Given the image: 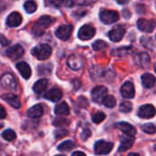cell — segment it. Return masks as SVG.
I'll list each match as a JSON object with an SVG mask.
<instances>
[{"instance_id":"obj_11","label":"cell","mask_w":156,"mask_h":156,"mask_svg":"<svg viewBox=\"0 0 156 156\" xmlns=\"http://www.w3.org/2000/svg\"><path fill=\"white\" fill-rule=\"evenodd\" d=\"M5 55L12 60L20 58L24 55V48L20 45H15L5 50Z\"/></svg>"},{"instance_id":"obj_10","label":"cell","mask_w":156,"mask_h":156,"mask_svg":"<svg viewBox=\"0 0 156 156\" xmlns=\"http://www.w3.org/2000/svg\"><path fill=\"white\" fill-rule=\"evenodd\" d=\"M73 27L71 25H62L58 27L55 32L56 37L61 40H68L69 37L71 36Z\"/></svg>"},{"instance_id":"obj_13","label":"cell","mask_w":156,"mask_h":156,"mask_svg":"<svg viewBox=\"0 0 156 156\" xmlns=\"http://www.w3.org/2000/svg\"><path fill=\"white\" fill-rule=\"evenodd\" d=\"M134 61L139 67L143 69H148L151 65V58L146 52H140L136 54Z\"/></svg>"},{"instance_id":"obj_36","label":"cell","mask_w":156,"mask_h":156,"mask_svg":"<svg viewBox=\"0 0 156 156\" xmlns=\"http://www.w3.org/2000/svg\"><path fill=\"white\" fill-rule=\"evenodd\" d=\"M105 118H106V115L103 113V112H97V113H95V114H93V116H92V121H93V122H95V123H101V122H103L104 120H105Z\"/></svg>"},{"instance_id":"obj_21","label":"cell","mask_w":156,"mask_h":156,"mask_svg":"<svg viewBox=\"0 0 156 156\" xmlns=\"http://www.w3.org/2000/svg\"><path fill=\"white\" fill-rule=\"evenodd\" d=\"M44 98L48 101H51L53 102H58L62 98V91H61V90L57 89V88L51 89L45 93Z\"/></svg>"},{"instance_id":"obj_31","label":"cell","mask_w":156,"mask_h":156,"mask_svg":"<svg viewBox=\"0 0 156 156\" xmlns=\"http://www.w3.org/2000/svg\"><path fill=\"white\" fill-rule=\"evenodd\" d=\"M103 104L107 108H113L116 105V99L112 95H107L103 101Z\"/></svg>"},{"instance_id":"obj_15","label":"cell","mask_w":156,"mask_h":156,"mask_svg":"<svg viewBox=\"0 0 156 156\" xmlns=\"http://www.w3.org/2000/svg\"><path fill=\"white\" fill-rule=\"evenodd\" d=\"M68 66L73 69V70H79L82 68L83 66V59L81 58L80 56L76 55V54H72L68 58L67 60Z\"/></svg>"},{"instance_id":"obj_19","label":"cell","mask_w":156,"mask_h":156,"mask_svg":"<svg viewBox=\"0 0 156 156\" xmlns=\"http://www.w3.org/2000/svg\"><path fill=\"white\" fill-rule=\"evenodd\" d=\"M120 141H121V145L119 147V152L121 153L127 151L134 144V138L131 136H127V135H121Z\"/></svg>"},{"instance_id":"obj_7","label":"cell","mask_w":156,"mask_h":156,"mask_svg":"<svg viewBox=\"0 0 156 156\" xmlns=\"http://www.w3.org/2000/svg\"><path fill=\"white\" fill-rule=\"evenodd\" d=\"M137 27L138 28L146 33H151L154 30L156 27L155 20L154 19H145V18H140L137 22Z\"/></svg>"},{"instance_id":"obj_12","label":"cell","mask_w":156,"mask_h":156,"mask_svg":"<svg viewBox=\"0 0 156 156\" xmlns=\"http://www.w3.org/2000/svg\"><path fill=\"white\" fill-rule=\"evenodd\" d=\"M126 30L123 26H116L114 27L110 32H109V37L112 41L113 42H119L120 40L122 39Z\"/></svg>"},{"instance_id":"obj_46","label":"cell","mask_w":156,"mask_h":156,"mask_svg":"<svg viewBox=\"0 0 156 156\" xmlns=\"http://www.w3.org/2000/svg\"><path fill=\"white\" fill-rule=\"evenodd\" d=\"M155 38H156V35H155Z\"/></svg>"},{"instance_id":"obj_35","label":"cell","mask_w":156,"mask_h":156,"mask_svg":"<svg viewBox=\"0 0 156 156\" xmlns=\"http://www.w3.org/2000/svg\"><path fill=\"white\" fill-rule=\"evenodd\" d=\"M107 47H108L107 43H106L105 41H103V40H96V41L92 44V48H93V49L96 50V51L101 50V49H103V48H107Z\"/></svg>"},{"instance_id":"obj_9","label":"cell","mask_w":156,"mask_h":156,"mask_svg":"<svg viewBox=\"0 0 156 156\" xmlns=\"http://www.w3.org/2000/svg\"><path fill=\"white\" fill-rule=\"evenodd\" d=\"M0 83L2 87L6 90H15L16 88V81L14 76L10 73H5L0 78Z\"/></svg>"},{"instance_id":"obj_32","label":"cell","mask_w":156,"mask_h":156,"mask_svg":"<svg viewBox=\"0 0 156 156\" xmlns=\"http://www.w3.org/2000/svg\"><path fill=\"white\" fill-rule=\"evenodd\" d=\"M141 129L145 133H149V134H154L156 132V127L153 123H146L144 125H143L141 127Z\"/></svg>"},{"instance_id":"obj_41","label":"cell","mask_w":156,"mask_h":156,"mask_svg":"<svg viewBox=\"0 0 156 156\" xmlns=\"http://www.w3.org/2000/svg\"><path fill=\"white\" fill-rule=\"evenodd\" d=\"M71 156H86V154H85L84 153H82V152H80V151H78V152H75V153H73Z\"/></svg>"},{"instance_id":"obj_17","label":"cell","mask_w":156,"mask_h":156,"mask_svg":"<svg viewBox=\"0 0 156 156\" xmlns=\"http://www.w3.org/2000/svg\"><path fill=\"white\" fill-rule=\"evenodd\" d=\"M115 126H116V128H118L120 131H122L127 136L133 137V135L136 134V129L132 124H130L128 122H118L115 124Z\"/></svg>"},{"instance_id":"obj_44","label":"cell","mask_w":156,"mask_h":156,"mask_svg":"<svg viewBox=\"0 0 156 156\" xmlns=\"http://www.w3.org/2000/svg\"><path fill=\"white\" fill-rule=\"evenodd\" d=\"M154 71L156 72V63H155V65H154Z\"/></svg>"},{"instance_id":"obj_22","label":"cell","mask_w":156,"mask_h":156,"mask_svg":"<svg viewBox=\"0 0 156 156\" xmlns=\"http://www.w3.org/2000/svg\"><path fill=\"white\" fill-rule=\"evenodd\" d=\"M2 98L4 101H5L10 106H12L15 109H19L21 106V102H20L19 98L15 94H11V93L5 94V95H3Z\"/></svg>"},{"instance_id":"obj_23","label":"cell","mask_w":156,"mask_h":156,"mask_svg":"<svg viewBox=\"0 0 156 156\" xmlns=\"http://www.w3.org/2000/svg\"><path fill=\"white\" fill-rule=\"evenodd\" d=\"M142 82L144 88L146 89H151L155 85L156 79L153 74L150 73H144L142 76Z\"/></svg>"},{"instance_id":"obj_3","label":"cell","mask_w":156,"mask_h":156,"mask_svg":"<svg viewBox=\"0 0 156 156\" xmlns=\"http://www.w3.org/2000/svg\"><path fill=\"white\" fill-rule=\"evenodd\" d=\"M100 18L104 24L111 25L114 22H117L120 18V16L119 13L115 10L101 9L100 12Z\"/></svg>"},{"instance_id":"obj_30","label":"cell","mask_w":156,"mask_h":156,"mask_svg":"<svg viewBox=\"0 0 156 156\" xmlns=\"http://www.w3.org/2000/svg\"><path fill=\"white\" fill-rule=\"evenodd\" d=\"M24 8L28 14L34 13L37 10V4L34 1H27L24 4Z\"/></svg>"},{"instance_id":"obj_24","label":"cell","mask_w":156,"mask_h":156,"mask_svg":"<svg viewBox=\"0 0 156 156\" xmlns=\"http://www.w3.org/2000/svg\"><path fill=\"white\" fill-rule=\"evenodd\" d=\"M43 113H44V110H43L42 105L40 104H37L31 107L27 111V116L30 118H39L43 115Z\"/></svg>"},{"instance_id":"obj_8","label":"cell","mask_w":156,"mask_h":156,"mask_svg":"<svg viewBox=\"0 0 156 156\" xmlns=\"http://www.w3.org/2000/svg\"><path fill=\"white\" fill-rule=\"evenodd\" d=\"M95 33H96V29L94 27L90 25H84L79 30L78 36H79V38L81 40H90V38L94 37Z\"/></svg>"},{"instance_id":"obj_45","label":"cell","mask_w":156,"mask_h":156,"mask_svg":"<svg viewBox=\"0 0 156 156\" xmlns=\"http://www.w3.org/2000/svg\"><path fill=\"white\" fill-rule=\"evenodd\" d=\"M56 156H64V155H56Z\"/></svg>"},{"instance_id":"obj_37","label":"cell","mask_w":156,"mask_h":156,"mask_svg":"<svg viewBox=\"0 0 156 156\" xmlns=\"http://www.w3.org/2000/svg\"><path fill=\"white\" fill-rule=\"evenodd\" d=\"M69 134V132L65 129H62V130H58L55 132V138L56 139H62L64 138L65 136H67Z\"/></svg>"},{"instance_id":"obj_42","label":"cell","mask_w":156,"mask_h":156,"mask_svg":"<svg viewBox=\"0 0 156 156\" xmlns=\"http://www.w3.org/2000/svg\"><path fill=\"white\" fill-rule=\"evenodd\" d=\"M128 156H140L138 154H134V153H132V154H129Z\"/></svg>"},{"instance_id":"obj_25","label":"cell","mask_w":156,"mask_h":156,"mask_svg":"<svg viewBox=\"0 0 156 156\" xmlns=\"http://www.w3.org/2000/svg\"><path fill=\"white\" fill-rule=\"evenodd\" d=\"M133 52V49L132 47H122L119 48H115L112 51V56L113 57H125L127 55H130Z\"/></svg>"},{"instance_id":"obj_27","label":"cell","mask_w":156,"mask_h":156,"mask_svg":"<svg viewBox=\"0 0 156 156\" xmlns=\"http://www.w3.org/2000/svg\"><path fill=\"white\" fill-rule=\"evenodd\" d=\"M48 87V80L46 79H41L39 80H37L34 85H33V90L39 94L42 93Z\"/></svg>"},{"instance_id":"obj_28","label":"cell","mask_w":156,"mask_h":156,"mask_svg":"<svg viewBox=\"0 0 156 156\" xmlns=\"http://www.w3.org/2000/svg\"><path fill=\"white\" fill-rule=\"evenodd\" d=\"M74 147H75V144L72 141H66V142L60 144L58 146V149L60 152H67V151H70Z\"/></svg>"},{"instance_id":"obj_6","label":"cell","mask_w":156,"mask_h":156,"mask_svg":"<svg viewBox=\"0 0 156 156\" xmlns=\"http://www.w3.org/2000/svg\"><path fill=\"white\" fill-rule=\"evenodd\" d=\"M108 90L103 86H97L91 91V99L96 103L103 102L105 97L107 96Z\"/></svg>"},{"instance_id":"obj_18","label":"cell","mask_w":156,"mask_h":156,"mask_svg":"<svg viewBox=\"0 0 156 156\" xmlns=\"http://www.w3.org/2000/svg\"><path fill=\"white\" fill-rule=\"evenodd\" d=\"M22 20H23L22 16L18 12H13L7 16L6 25L10 27H16L22 23Z\"/></svg>"},{"instance_id":"obj_39","label":"cell","mask_w":156,"mask_h":156,"mask_svg":"<svg viewBox=\"0 0 156 156\" xmlns=\"http://www.w3.org/2000/svg\"><path fill=\"white\" fill-rule=\"evenodd\" d=\"M6 117V112L3 105L0 104V119H5Z\"/></svg>"},{"instance_id":"obj_1","label":"cell","mask_w":156,"mask_h":156,"mask_svg":"<svg viewBox=\"0 0 156 156\" xmlns=\"http://www.w3.org/2000/svg\"><path fill=\"white\" fill-rule=\"evenodd\" d=\"M53 21H54V18H52L49 16H43L39 17V19L34 24L32 27V32L36 36L41 35L42 33H44V30L53 23Z\"/></svg>"},{"instance_id":"obj_20","label":"cell","mask_w":156,"mask_h":156,"mask_svg":"<svg viewBox=\"0 0 156 156\" xmlns=\"http://www.w3.org/2000/svg\"><path fill=\"white\" fill-rule=\"evenodd\" d=\"M16 69L18 70V72L20 73V75L24 79L28 80L31 77V69L27 62L20 61V62L16 63Z\"/></svg>"},{"instance_id":"obj_29","label":"cell","mask_w":156,"mask_h":156,"mask_svg":"<svg viewBox=\"0 0 156 156\" xmlns=\"http://www.w3.org/2000/svg\"><path fill=\"white\" fill-rule=\"evenodd\" d=\"M2 137H3L5 140H6V141L11 142V141H14V140L16 139V133H15L13 130L8 129V130H5V132H3V133H2Z\"/></svg>"},{"instance_id":"obj_26","label":"cell","mask_w":156,"mask_h":156,"mask_svg":"<svg viewBox=\"0 0 156 156\" xmlns=\"http://www.w3.org/2000/svg\"><path fill=\"white\" fill-rule=\"evenodd\" d=\"M55 113L58 116H67L69 114V107L67 102L62 101L55 107Z\"/></svg>"},{"instance_id":"obj_5","label":"cell","mask_w":156,"mask_h":156,"mask_svg":"<svg viewBox=\"0 0 156 156\" xmlns=\"http://www.w3.org/2000/svg\"><path fill=\"white\" fill-rule=\"evenodd\" d=\"M112 149H113V144L103 141V140L96 142L94 145V151L96 154H99V155L109 154L112 151Z\"/></svg>"},{"instance_id":"obj_38","label":"cell","mask_w":156,"mask_h":156,"mask_svg":"<svg viewBox=\"0 0 156 156\" xmlns=\"http://www.w3.org/2000/svg\"><path fill=\"white\" fill-rule=\"evenodd\" d=\"M90 135H91V132H90L89 129H85V130L83 131L82 134H81V140H82V141H86Z\"/></svg>"},{"instance_id":"obj_2","label":"cell","mask_w":156,"mask_h":156,"mask_svg":"<svg viewBox=\"0 0 156 156\" xmlns=\"http://www.w3.org/2000/svg\"><path fill=\"white\" fill-rule=\"evenodd\" d=\"M31 53L37 59L46 60L51 56L52 48L48 44H39L32 49Z\"/></svg>"},{"instance_id":"obj_43","label":"cell","mask_w":156,"mask_h":156,"mask_svg":"<svg viewBox=\"0 0 156 156\" xmlns=\"http://www.w3.org/2000/svg\"><path fill=\"white\" fill-rule=\"evenodd\" d=\"M128 3V1H118V4H126Z\"/></svg>"},{"instance_id":"obj_4","label":"cell","mask_w":156,"mask_h":156,"mask_svg":"<svg viewBox=\"0 0 156 156\" xmlns=\"http://www.w3.org/2000/svg\"><path fill=\"white\" fill-rule=\"evenodd\" d=\"M113 71L109 70L106 68H100V67H94L91 69V77L93 80H97L99 81H101V80H110L113 78L114 74Z\"/></svg>"},{"instance_id":"obj_14","label":"cell","mask_w":156,"mask_h":156,"mask_svg":"<svg viewBox=\"0 0 156 156\" xmlns=\"http://www.w3.org/2000/svg\"><path fill=\"white\" fill-rule=\"evenodd\" d=\"M156 114L155 108L151 104H145L142 106L138 111V116L144 119H151Z\"/></svg>"},{"instance_id":"obj_33","label":"cell","mask_w":156,"mask_h":156,"mask_svg":"<svg viewBox=\"0 0 156 156\" xmlns=\"http://www.w3.org/2000/svg\"><path fill=\"white\" fill-rule=\"evenodd\" d=\"M132 110H133V104L130 101H122L120 104V111L122 112L127 113V112H130Z\"/></svg>"},{"instance_id":"obj_16","label":"cell","mask_w":156,"mask_h":156,"mask_svg":"<svg viewBox=\"0 0 156 156\" xmlns=\"http://www.w3.org/2000/svg\"><path fill=\"white\" fill-rule=\"evenodd\" d=\"M121 93L125 99H133L135 94L134 86L131 81H126L121 88Z\"/></svg>"},{"instance_id":"obj_40","label":"cell","mask_w":156,"mask_h":156,"mask_svg":"<svg viewBox=\"0 0 156 156\" xmlns=\"http://www.w3.org/2000/svg\"><path fill=\"white\" fill-rule=\"evenodd\" d=\"M0 43H1L3 46H6V45L9 44V40L6 39L3 35H0Z\"/></svg>"},{"instance_id":"obj_34","label":"cell","mask_w":156,"mask_h":156,"mask_svg":"<svg viewBox=\"0 0 156 156\" xmlns=\"http://www.w3.org/2000/svg\"><path fill=\"white\" fill-rule=\"evenodd\" d=\"M53 124L55 126L60 127V126H65V125H69V121L66 118L63 117H58L53 121Z\"/></svg>"}]
</instances>
